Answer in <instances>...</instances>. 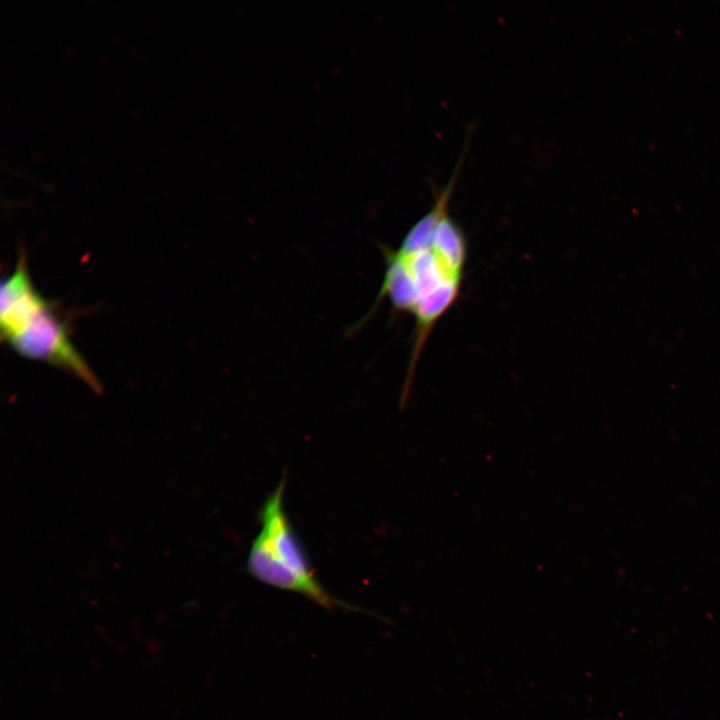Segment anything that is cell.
Returning <instances> with one entry per match:
<instances>
[{
	"instance_id": "obj_1",
	"label": "cell",
	"mask_w": 720,
	"mask_h": 720,
	"mask_svg": "<svg viewBox=\"0 0 720 720\" xmlns=\"http://www.w3.org/2000/svg\"><path fill=\"white\" fill-rule=\"evenodd\" d=\"M461 157L430 209L408 230L399 247L385 253L386 268L379 298L410 314L415 333L406 389L434 327L456 303L468 257L465 234L449 212Z\"/></svg>"
},
{
	"instance_id": "obj_2",
	"label": "cell",
	"mask_w": 720,
	"mask_h": 720,
	"mask_svg": "<svg viewBox=\"0 0 720 720\" xmlns=\"http://www.w3.org/2000/svg\"><path fill=\"white\" fill-rule=\"evenodd\" d=\"M285 483L282 477L259 511L261 528L249 549V574L266 585L300 594L326 610L367 613L335 598L318 581L285 511Z\"/></svg>"
},
{
	"instance_id": "obj_3",
	"label": "cell",
	"mask_w": 720,
	"mask_h": 720,
	"mask_svg": "<svg viewBox=\"0 0 720 720\" xmlns=\"http://www.w3.org/2000/svg\"><path fill=\"white\" fill-rule=\"evenodd\" d=\"M2 338L19 355L63 369L96 392L100 390L97 377L71 340L69 326L45 298Z\"/></svg>"
}]
</instances>
